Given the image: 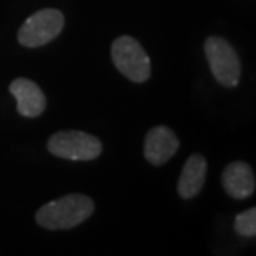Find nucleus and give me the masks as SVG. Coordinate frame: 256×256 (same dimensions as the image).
Returning <instances> with one entry per match:
<instances>
[{"label":"nucleus","instance_id":"10","mask_svg":"<svg viewBox=\"0 0 256 256\" xmlns=\"http://www.w3.org/2000/svg\"><path fill=\"white\" fill-rule=\"evenodd\" d=\"M234 230L242 236L253 238L256 234V208H250L234 218Z\"/></svg>","mask_w":256,"mask_h":256},{"label":"nucleus","instance_id":"3","mask_svg":"<svg viewBox=\"0 0 256 256\" xmlns=\"http://www.w3.org/2000/svg\"><path fill=\"white\" fill-rule=\"evenodd\" d=\"M48 152L58 158L75 162H90L100 156L102 142L90 133L80 130L58 132L48 140Z\"/></svg>","mask_w":256,"mask_h":256},{"label":"nucleus","instance_id":"1","mask_svg":"<svg viewBox=\"0 0 256 256\" xmlns=\"http://www.w3.org/2000/svg\"><path fill=\"white\" fill-rule=\"evenodd\" d=\"M94 210L95 204L88 196L74 193L40 206L35 220L40 226L47 230H68L78 226L86 218H90Z\"/></svg>","mask_w":256,"mask_h":256},{"label":"nucleus","instance_id":"8","mask_svg":"<svg viewBox=\"0 0 256 256\" xmlns=\"http://www.w3.org/2000/svg\"><path fill=\"white\" fill-rule=\"evenodd\" d=\"M223 188L234 200H244L254 192V175L248 163L233 162L223 170Z\"/></svg>","mask_w":256,"mask_h":256},{"label":"nucleus","instance_id":"6","mask_svg":"<svg viewBox=\"0 0 256 256\" xmlns=\"http://www.w3.org/2000/svg\"><path fill=\"white\" fill-rule=\"evenodd\" d=\"M180 142L168 126H155L145 136V158L152 165H163L175 155Z\"/></svg>","mask_w":256,"mask_h":256},{"label":"nucleus","instance_id":"7","mask_svg":"<svg viewBox=\"0 0 256 256\" xmlns=\"http://www.w3.org/2000/svg\"><path fill=\"white\" fill-rule=\"evenodd\" d=\"M8 90L17 100V110L22 116L35 118L47 106V98H45L44 92L32 80L17 78L10 84Z\"/></svg>","mask_w":256,"mask_h":256},{"label":"nucleus","instance_id":"5","mask_svg":"<svg viewBox=\"0 0 256 256\" xmlns=\"http://www.w3.org/2000/svg\"><path fill=\"white\" fill-rule=\"evenodd\" d=\"M204 55L213 72V76L223 86H236L240 84L242 64L232 45L222 37H210L204 42Z\"/></svg>","mask_w":256,"mask_h":256},{"label":"nucleus","instance_id":"2","mask_svg":"<svg viewBox=\"0 0 256 256\" xmlns=\"http://www.w3.org/2000/svg\"><path fill=\"white\" fill-rule=\"evenodd\" d=\"M112 60L115 66L135 84H143L150 78L152 62L145 48L133 37H118L112 45Z\"/></svg>","mask_w":256,"mask_h":256},{"label":"nucleus","instance_id":"9","mask_svg":"<svg viewBox=\"0 0 256 256\" xmlns=\"http://www.w3.org/2000/svg\"><path fill=\"white\" fill-rule=\"evenodd\" d=\"M208 163L206 158L200 153H194L186 160L178 180V193L183 200H190L202 192L206 180Z\"/></svg>","mask_w":256,"mask_h":256},{"label":"nucleus","instance_id":"4","mask_svg":"<svg viewBox=\"0 0 256 256\" xmlns=\"http://www.w3.org/2000/svg\"><path fill=\"white\" fill-rule=\"evenodd\" d=\"M64 14L57 8H42L25 20L18 30V42L24 47L37 48L52 42L64 30Z\"/></svg>","mask_w":256,"mask_h":256}]
</instances>
